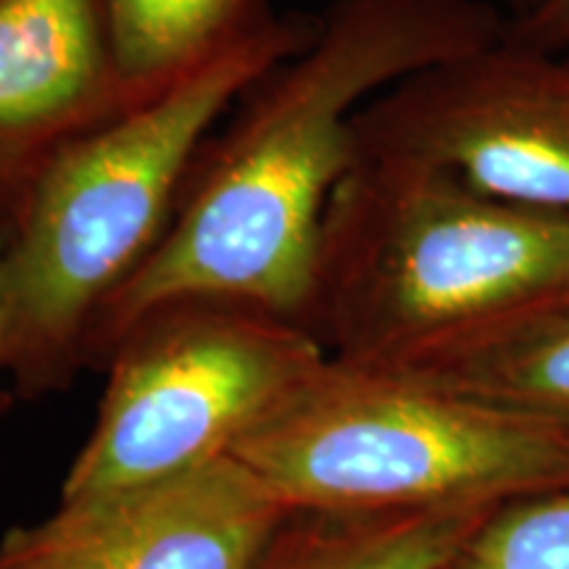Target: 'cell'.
I'll return each mask as SVG.
<instances>
[{
    "mask_svg": "<svg viewBox=\"0 0 569 569\" xmlns=\"http://www.w3.org/2000/svg\"><path fill=\"white\" fill-rule=\"evenodd\" d=\"M503 27L488 0H332L317 38L253 82L227 130L206 140L161 243L92 325L90 367L127 325L177 298L243 301L298 322L325 209L356 161V113Z\"/></svg>",
    "mask_w": 569,
    "mask_h": 569,
    "instance_id": "6da1fadb",
    "label": "cell"
},
{
    "mask_svg": "<svg viewBox=\"0 0 569 569\" xmlns=\"http://www.w3.org/2000/svg\"><path fill=\"white\" fill-rule=\"evenodd\" d=\"M319 32V13L243 30L77 142L38 182L0 259L3 369L21 401L67 393L90 367L103 303L156 251L213 124Z\"/></svg>",
    "mask_w": 569,
    "mask_h": 569,
    "instance_id": "7a4b0ae2",
    "label": "cell"
},
{
    "mask_svg": "<svg viewBox=\"0 0 569 569\" xmlns=\"http://www.w3.org/2000/svg\"><path fill=\"white\" fill-rule=\"evenodd\" d=\"M569 290V219L443 169L356 156L319 230L301 322L346 361L409 369Z\"/></svg>",
    "mask_w": 569,
    "mask_h": 569,
    "instance_id": "3957f363",
    "label": "cell"
},
{
    "mask_svg": "<svg viewBox=\"0 0 569 569\" xmlns=\"http://www.w3.org/2000/svg\"><path fill=\"white\" fill-rule=\"evenodd\" d=\"M290 515L493 509L569 486V440L401 369L327 356L232 451Z\"/></svg>",
    "mask_w": 569,
    "mask_h": 569,
    "instance_id": "277c9868",
    "label": "cell"
},
{
    "mask_svg": "<svg viewBox=\"0 0 569 569\" xmlns=\"http://www.w3.org/2000/svg\"><path fill=\"white\" fill-rule=\"evenodd\" d=\"M293 317L227 298H177L106 351V388L59 498L103 496L232 457L322 367Z\"/></svg>",
    "mask_w": 569,
    "mask_h": 569,
    "instance_id": "5b68a950",
    "label": "cell"
},
{
    "mask_svg": "<svg viewBox=\"0 0 569 569\" xmlns=\"http://www.w3.org/2000/svg\"><path fill=\"white\" fill-rule=\"evenodd\" d=\"M353 151L443 169L519 209L569 219V48L498 34L375 96Z\"/></svg>",
    "mask_w": 569,
    "mask_h": 569,
    "instance_id": "8992f818",
    "label": "cell"
},
{
    "mask_svg": "<svg viewBox=\"0 0 569 569\" xmlns=\"http://www.w3.org/2000/svg\"><path fill=\"white\" fill-rule=\"evenodd\" d=\"M290 511L243 461L59 498L0 536V569H256Z\"/></svg>",
    "mask_w": 569,
    "mask_h": 569,
    "instance_id": "52a82bcc",
    "label": "cell"
},
{
    "mask_svg": "<svg viewBox=\"0 0 569 569\" xmlns=\"http://www.w3.org/2000/svg\"><path fill=\"white\" fill-rule=\"evenodd\" d=\"M156 90L119 71L101 0H0V234L63 153Z\"/></svg>",
    "mask_w": 569,
    "mask_h": 569,
    "instance_id": "ba28073f",
    "label": "cell"
},
{
    "mask_svg": "<svg viewBox=\"0 0 569 569\" xmlns=\"http://www.w3.org/2000/svg\"><path fill=\"white\" fill-rule=\"evenodd\" d=\"M401 372L536 419L569 440V290L522 306Z\"/></svg>",
    "mask_w": 569,
    "mask_h": 569,
    "instance_id": "9c48e42d",
    "label": "cell"
},
{
    "mask_svg": "<svg viewBox=\"0 0 569 569\" xmlns=\"http://www.w3.org/2000/svg\"><path fill=\"white\" fill-rule=\"evenodd\" d=\"M488 511L290 515L256 569H440Z\"/></svg>",
    "mask_w": 569,
    "mask_h": 569,
    "instance_id": "30bf717a",
    "label": "cell"
},
{
    "mask_svg": "<svg viewBox=\"0 0 569 569\" xmlns=\"http://www.w3.org/2000/svg\"><path fill=\"white\" fill-rule=\"evenodd\" d=\"M101 9L119 71L156 90L243 30L267 0H101Z\"/></svg>",
    "mask_w": 569,
    "mask_h": 569,
    "instance_id": "8fae6325",
    "label": "cell"
},
{
    "mask_svg": "<svg viewBox=\"0 0 569 569\" xmlns=\"http://www.w3.org/2000/svg\"><path fill=\"white\" fill-rule=\"evenodd\" d=\"M440 569H569V486L490 509Z\"/></svg>",
    "mask_w": 569,
    "mask_h": 569,
    "instance_id": "7c38bea8",
    "label": "cell"
},
{
    "mask_svg": "<svg viewBox=\"0 0 569 569\" xmlns=\"http://www.w3.org/2000/svg\"><path fill=\"white\" fill-rule=\"evenodd\" d=\"M503 34L540 51L569 48V0H540L525 17L507 19Z\"/></svg>",
    "mask_w": 569,
    "mask_h": 569,
    "instance_id": "4fadbf2b",
    "label": "cell"
},
{
    "mask_svg": "<svg viewBox=\"0 0 569 569\" xmlns=\"http://www.w3.org/2000/svg\"><path fill=\"white\" fill-rule=\"evenodd\" d=\"M3 246H6V238L0 234V259H3ZM13 401H17V396H13V390L9 388V380H6V369H3V322H0V419H3L6 411L13 407Z\"/></svg>",
    "mask_w": 569,
    "mask_h": 569,
    "instance_id": "5bb4252c",
    "label": "cell"
},
{
    "mask_svg": "<svg viewBox=\"0 0 569 569\" xmlns=\"http://www.w3.org/2000/svg\"><path fill=\"white\" fill-rule=\"evenodd\" d=\"M488 3H493L496 9H501L507 13V19H517V17H525V13L536 9L540 0H488Z\"/></svg>",
    "mask_w": 569,
    "mask_h": 569,
    "instance_id": "9a60e30c",
    "label": "cell"
}]
</instances>
